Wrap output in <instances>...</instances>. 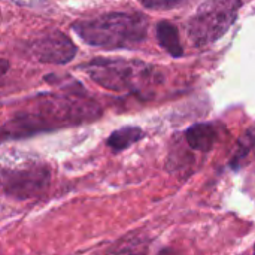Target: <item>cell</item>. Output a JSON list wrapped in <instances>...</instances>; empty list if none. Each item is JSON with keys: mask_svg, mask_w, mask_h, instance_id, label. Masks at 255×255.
<instances>
[{"mask_svg": "<svg viewBox=\"0 0 255 255\" xmlns=\"http://www.w3.org/2000/svg\"><path fill=\"white\" fill-rule=\"evenodd\" d=\"M72 28L87 45L103 49H130L146 39L148 18L137 12H112L76 21Z\"/></svg>", "mask_w": 255, "mask_h": 255, "instance_id": "cell-1", "label": "cell"}, {"mask_svg": "<svg viewBox=\"0 0 255 255\" xmlns=\"http://www.w3.org/2000/svg\"><path fill=\"white\" fill-rule=\"evenodd\" d=\"M100 114L99 106L91 102H79L70 97L46 99L45 102L34 106V109L18 114L9 124L4 126V136H27L49 130L52 127L79 124L91 121Z\"/></svg>", "mask_w": 255, "mask_h": 255, "instance_id": "cell-2", "label": "cell"}, {"mask_svg": "<svg viewBox=\"0 0 255 255\" xmlns=\"http://www.w3.org/2000/svg\"><path fill=\"white\" fill-rule=\"evenodd\" d=\"M85 73L99 85L112 91H136L157 84V73L152 67L140 61H126L118 58H96L82 66Z\"/></svg>", "mask_w": 255, "mask_h": 255, "instance_id": "cell-3", "label": "cell"}, {"mask_svg": "<svg viewBox=\"0 0 255 255\" xmlns=\"http://www.w3.org/2000/svg\"><path fill=\"white\" fill-rule=\"evenodd\" d=\"M239 7V0H206L187 24L188 39L196 48L211 46L233 25Z\"/></svg>", "mask_w": 255, "mask_h": 255, "instance_id": "cell-4", "label": "cell"}, {"mask_svg": "<svg viewBox=\"0 0 255 255\" xmlns=\"http://www.w3.org/2000/svg\"><path fill=\"white\" fill-rule=\"evenodd\" d=\"M28 52L42 63L66 64L76 55V46L64 33L48 31L31 40Z\"/></svg>", "mask_w": 255, "mask_h": 255, "instance_id": "cell-5", "label": "cell"}, {"mask_svg": "<svg viewBox=\"0 0 255 255\" xmlns=\"http://www.w3.org/2000/svg\"><path fill=\"white\" fill-rule=\"evenodd\" d=\"M49 182V172L45 167L15 170L3 173L4 193L16 199H28L40 193Z\"/></svg>", "mask_w": 255, "mask_h": 255, "instance_id": "cell-6", "label": "cell"}, {"mask_svg": "<svg viewBox=\"0 0 255 255\" xmlns=\"http://www.w3.org/2000/svg\"><path fill=\"white\" fill-rule=\"evenodd\" d=\"M185 139H187V143L193 149L202 151V152H208L215 145L217 128H215V126H212L209 123L194 124V126H191L185 131Z\"/></svg>", "mask_w": 255, "mask_h": 255, "instance_id": "cell-7", "label": "cell"}, {"mask_svg": "<svg viewBox=\"0 0 255 255\" xmlns=\"http://www.w3.org/2000/svg\"><path fill=\"white\" fill-rule=\"evenodd\" d=\"M157 40L172 57L178 58L184 55V49L179 40V33L172 22L161 21L157 25Z\"/></svg>", "mask_w": 255, "mask_h": 255, "instance_id": "cell-8", "label": "cell"}, {"mask_svg": "<svg viewBox=\"0 0 255 255\" xmlns=\"http://www.w3.org/2000/svg\"><path fill=\"white\" fill-rule=\"evenodd\" d=\"M143 137V131L140 127H134V126H127L123 128L115 130L106 140V145L114 151V152H120L127 149L128 146H131L133 143L139 142Z\"/></svg>", "mask_w": 255, "mask_h": 255, "instance_id": "cell-9", "label": "cell"}, {"mask_svg": "<svg viewBox=\"0 0 255 255\" xmlns=\"http://www.w3.org/2000/svg\"><path fill=\"white\" fill-rule=\"evenodd\" d=\"M255 145V130H250L239 142L238 145V151L232 160V167L238 169L241 167V163L247 158V155L250 154V151L253 149V146Z\"/></svg>", "mask_w": 255, "mask_h": 255, "instance_id": "cell-10", "label": "cell"}, {"mask_svg": "<svg viewBox=\"0 0 255 255\" xmlns=\"http://www.w3.org/2000/svg\"><path fill=\"white\" fill-rule=\"evenodd\" d=\"M139 1L146 9H152V10H167V9H173L176 6H179L185 0H139Z\"/></svg>", "mask_w": 255, "mask_h": 255, "instance_id": "cell-11", "label": "cell"}, {"mask_svg": "<svg viewBox=\"0 0 255 255\" xmlns=\"http://www.w3.org/2000/svg\"><path fill=\"white\" fill-rule=\"evenodd\" d=\"M253 255H255V245H254V253H253Z\"/></svg>", "mask_w": 255, "mask_h": 255, "instance_id": "cell-12", "label": "cell"}]
</instances>
